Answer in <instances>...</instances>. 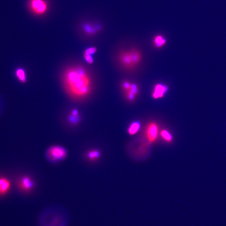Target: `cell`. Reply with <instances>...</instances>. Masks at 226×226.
Masks as SVG:
<instances>
[{"instance_id":"obj_17","label":"cell","mask_w":226,"mask_h":226,"mask_svg":"<svg viewBox=\"0 0 226 226\" xmlns=\"http://www.w3.org/2000/svg\"><path fill=\"white\" fill-rule=\"evenodd\" d=\"M161 135L162 137L168 142H170L172 140V136L168 131L163 130L161 132Z\"/></svg>"},{"instance_id":"obj_1","label":"cell","mask_w":226,"mask_h":226,"mask_svg":"<svg viewBox=\"0 0 226 226\" xmlns=\"http://www.w3.org/2000/svg\"><path fill=\"white\" fill-rule=\"evenodd\" d=\"M61 78L65 93L73 100H85L92 92V78L89 71L82 65H73L66 67Z\"/></svg>"},{"instance_id":"obj_3","label":"cell","mask_w":226,"mask_h":226,"mask_svg":"<svg viewBox=\"0 0 226 226\" xmlns=\"http://www.w3.org/2000/svg\"><path fill=\"white\" fill-rule=\"evenodd\" d=\"M41 226H66L65 217L59 213L52 212L41 215L40 219Z\"/></svg>"},{"instance_id":"obj_16","label":"cell","mask_w":226,"mask_h":226,"mask_svg":"<svg viewBox=\"0 0 226 226\" xmlns=\"http://www.w3.org/2000/svg\"><path fill=\"white\" fill-rule=\"evenodd\" d=\"M165 39L161 35H158L156 36L154 39V45L156 47L160 48L163 47V46L166 44Z\"/></svg>"},{"instance_id":"obj_4","label":"cell","mask_w":226,"mask_h":226,"mask_svg":"<svg viewBox=\"0 0 226 226\" xmlns=\"http://www.w3.org/2000/svg\"><path fill=\"white\" fill-rule=\"evenodd\" d=\"M67 150L64 147L59 145L51 146L46 152V157L48 160L52 163L61 161L67 158Z\"/></svg>"},{"instance_id":"obj_18","label":"cell","mask_w":226,"mask_h":226,"mask_svg":"<svg viewBox=\"0 0 226 226\" xmlns=\"http://www.w3.org/2000/svg\"><path fill=\"white\" fill-rule=\"evenodd\" d=\"M97 51V49L96 47L95 46H91V47H88V48L85 49L83 54H89V55H93Z\"/></svg>"},{"instance_id":"obj_9","label":"cell","mask_w":226,"mask_h":226,"mask_svg":"<svg viewBox=\"0 0 226 226\" xmlns=\"http://www.w3.org/2000/svg\"><path fill=\"white\" fill-rule=\"evenodd\" d=\"M168 90V87L165 85L160 83L156 84L152 93V97L154 99L163 98Z\"/></svg>"},{"instance_id":"obj_6","label":"cell","mask_w":226,"mask_h":226,"mask_svg":"<svg viewBox=\"0 0 226 226\" xmlns=\"http://www.w3.org/2000/svg\"><path fill=\"white\" fill-rule=\"evenodd\" d=\"M35 182L31 177L24 175L19 180L18 185L19 188L24 193L31 191L35 187Z\"/></svg>"},{"instance_id":"obj_20","label":"cell","mask_w":226,"mask_h":226,"mask_svg":"<svg viewBox=\"0 0 226 226\" xmlns=\"http://www.w3.org/2000/svg\"><path fill=\"white\" fill-rule=\"evenodd\" d=\"M1 110H2V103H1V100H0V113L1 112Z\"/></svg>"},{"instance_id":"obj_15","label":"cell","mask_w":226,"mask_h":226,"mask_svg":"<svg viewBox=\"0 0 226 226\" xmlns=\"http://www.w3.org/2000/svg\"><path fill=\"white\" fill-rule=\"evenodd\" d=\"M140 128V123L138 121H134L129 126L128 129V133L131 135H134L137 132Z\"/></svg>"},{"instance_id":"obj_13","label":"cell","mask_w":226,"mask_h":226,"mask_svg":"<svg viewBox=\"0 0 226 226\" xmlns=\"http://www.w3.org/2000/svg\"><path fill=\"white\" fill-rule=\"evenodd\" d=\"M100 153L99 149H89L85 154L87 160L91 163L96 161L100 158Z\"/></svg>"},{"instance_id":"obj_14","label":"cell","mask_w":226,"mask_h":226,"mask_svg":"<svg viewBox=\"0 0 226 226\" xmlns=\"http://www.w3.org/2000/svg\"><path fill=\"white\" fill-rule=\"evenodd\" d=\"M15 75L18 80L22 84H25L27 81L26 70L21 67L17 68L15 70Z\"/></svg>"},{"instance_id":"obj_8","label":"cell","mask_w":226,"mask_h":226,"mask_svg":"<svg viewBox=\"0 0 226 226\" xmlns=\"http://www.w3.org/2000/svg\"><path fill=\"white\" fill-rule=\"evenodd\" d=\"M101 26L99 25L86 22L82 26V30L85 35L89 36H93L97 33L100 30Z\"/></svg>"},{"instance_id":"obj_12","label":"cell","mask_w":226,"mask_h":226,"mask_svg":"<svg viewBox=\"0 0 226 226\" xmlns=\"http://www.w3.org/2000/svg\"><path fill=\"white\" fill-rule=\"evenodd\" d=\"M11 183L8 178L0 177V196L4 195L10 190Z\"/></svg>"},{"instance_id":"obj_19","label":"cell","mask_w":226,"mask_h":226,"mask_svg":"<svg viewBox=\"0 0 226 226\" xmlns=\"http://www.w3.org/2000/svg\"><path fill=\"white\" fill-rule=\"evenodd\" d=\"M84 60L89 64H92L94 62V59L92 55L83 54Z\"/></svg>"},{"instance_id":"obj_11","label":"cell","mask_w":226,"mask_h":226,"mask_svg":"<svg viewBox=\"0 0 226 226\" xmlns=\"http://www.w3.org/2000/svg\"><path fill=\"white\" fill-rule=\"evenodd\" d=\"M158 127L156 123L151 122L147 127V133L148 139L151 142L154 141L158 136Z\"/></svg>"},{"instance_id":"obj_2","label":"cell","mask_w":226,"mask_h":226,"mask_svg":"<svg viewBox=\"0 0 226 226\" xmlns=\"http://www.w3.org/2000/svg\"><path fill=\"white\" fill-rule=\"evenodd\" d=\"M117 58L119 63L123 68L131 70L136 68L141 62L143 55L140 50L132 48L120 51Z\"/></svg>"},{"instance_id":"obj_7","label":"cell","mask_w":226,"mask_h":226,"mask_svg":"<svg viewBox=\"0 0 226 226\" xmlns=\"http://www.w3.org/2000/svg\"><path fill=\"white\" fill-rule=\"evenodd\" d=\"M68 123L72 126H76L78 125L81 121V116L80 111L76 109L70 110L67 117Z\"/></svg>"},{"instance_id":"obj_10","label":"cell","mask_w":226,"mask_h":226,"mask_svg":"<svg viewBox=\"0 0 226 226\" xmlns=\"http://www.w3.org/2000/svg\"><path fill=\"white\" fill-rule=\"evenodd\" d=\"M124 92L126 99L129 101H132L139 94V88L136 84L132 83L130 87Z\"/></svg>"},{"instance_id":"obj_5","label":"cell","mask_w":226,"mask_h":226,"mask_svg":"<svg viewBox=\"0 0 226 226\" xmlns=\"http://www.w3.org/2000/svg\"><path fill=\"white\" fill-rule=\"evenodd\" d=\"M28 6L31 13L37 16L45 14L49 9L46 0H29Z\"/></svg>"}]
</instances>
